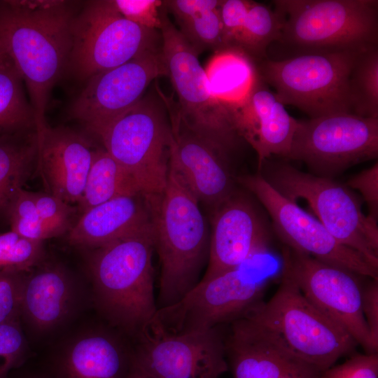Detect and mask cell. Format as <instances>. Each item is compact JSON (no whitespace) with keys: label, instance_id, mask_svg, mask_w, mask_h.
Masks as SVG:
<instances>
[{"label":"cell","instance_id":"1","mask_svg":"<svg viewBox=\"0 0 378 378\" xmlns=\"http://www.w3.org/2000/svg\"><path fill=\"white\" fill-rule=\"evenodd\" d=\"M76 15L67 1H0V43L26 85L37 134L48 125L50 96L67 69Z\"/></svg>","mask_w":378,"mask_h":378},{"label":"cell","instance_id":"2","mask_svg":"<svg viewBox=\"0 0 378 378\" xmlns=\"http://www.w3.org/2000/svg\"><path fill=\"white\" fill-rule=\"evenodd\" d=\"M154 224L94 248L90 270L107 318L136 338L155 316Z\"/></svg>","mask_w":378,"mask_h":378},{"label":"cell","instance_id":"3","mask_svg":"<svg viewBox=\"0 0 378 378\" xmlns=\"http://www.w3.org/2000/svg\"><path fill=\"white\" fill-rule=\"evenodd\" d=\"M209 242L199 201L169 165L154 221V248L161 265L158 309L178 302L198 284Z\"/></svg>","mask_w":378,"mask_h":378},{"label":"cell","instance_id":"4","mask_svg":"<svg viewBox=\"0 0 378 378\" xmlns=\"http://www.w3.org/2000/svg\"><path fill=\"white\" fill-rule=\"evenodd\" d=\"M281 256L270 248L209 279L201 280L178 302L158 309L153 323L173 334L229 323L259 302L269 284L280 278Z\"/></svg>","mask_w":378,"mask_h":378},{"label":"cell","instance_id":"5","mask_svg":"<svg viewBox=\"0 0 378 378\" xmlns=\"http://www.w3.org/2000/svg\"><path fill=\"white\" fill-rule=\"evenodd\" d=\"M273 4L284 19L278 42L297 54L363 52L378 47L377 0H275Z\"/></svg>","mask_w":378,"mask_h":378},{"label":"cell","instance_id":"6","mask_svg":"<svg viewBox=\"0 0 378 378\" xmlns=\"http://www.w3.org/2000/svg\"><path fill=\"white\" fill-rule=\"evenodd\" d=\"M280 284L267 301H260L245 316L276 335L299 359L321 371L354 351L358 345L301 293L282 269Z\"/></svg>","mask_w":378,"mask_h":378},{"label":"cell","instance_id":"7","mask_svg":"<svg viewBox=\"0 0 378 378\" xmlns=\"http://www.w3.org/2000/svg\"><path fill=\"white\" fill-rule=\"evenodd\" d=\"M140 191L160 197L167 186L173 133L165 98L143 96L98 137Z\"/></svg>","mask_w":378,"mask_h":378},{"label":"cell","instance_id":"8","mask_svg":"<svg viewBox=\"0 0 378 378\" xmlns=\"http://www.w3.org/2000/svg\"><path fill=\"white\" fill-rule=\"evenodd\" d=\"M360 52H304L279 60L267 57L255 64L261 79L274 88L284 106H293L314 118L353 113L349 78Z\"/></svg>","mask_w":378,"mask_h":378},{"label":"cell","instance_id":"9","mask_svg":"<svg viewBox=\"0 0 378 378\" xmlns=\"http://www.w3.org/2000/svg\"><path fill=\"white\" fill-rule=\"evenodd\" d=\"M161 55L178 95L176 114L192 132L212 145L239 150L245 141L239 136L228 108L214 95L199 53L160 10Z\"/></svg>","mask_w":378,"mask_h":378},{"label":"cell","instance_id":"10","mask_svg":"<svg viewBox=\"0 0 378 378\" xmlns=\"http://www.w3.org/2000/svg\"><path fill=\"white\" fill-rule=\"evenodd\" d=\"M267 171L264 177L276 190L293 202L305 200L337 241L378 269L377 222L363 212L359 200L348 187L287 163H267Z\"/></svg>","mask_w":378,"mask_h":378},{"label":"cell","instance_id":"11","mask_svg":"<svg viewBox=\"0 0 378 378\" xmlns=\"http://www.w3.org/2000/svg\"><path fill=\"white\" fill-rule=\"evenodd\" d=\"M161 36L122 16L113 0L91 1L72 25L67 69L80 80L122 65L141 53L158 49Z\"/></svg>","mask_w":378,"mask_h":378},{"label":"cell","instance_id":"12","mask_svg":"<svg viewBox=\"0 0 378 378\" xmlns=\"http://www.w3.org/2000/svg\"><path fill=\"white\" fill-rule=\"evenodd\" d=\"M378 156V118L338 113L298 120L286 160L304 162L312 174L331 178Z\"/></svg>","mask_w":378,"mask_h":378},{"label":"cell","instance_id":"13","mask_svg":"<svg viewBox=\"0 0 378 378\" xmlns=\"http://www.w3.org/2000/svg\"><path fill=\"white\" fill-rule=\"evenodd\" d=\"M283 270L303 295L340 326L366 354L377 353L362 312L360 276L284 246Z\"/></svg>","mask_w":378,"mask_h":378},{"label":"cell","instance_id":"14","mask_svg":"<svg viewBox=\"0 0 378 378\" xmlns=\"http://www.w3.org/2000/svg\"><path fill=\"white\" fill-rule=\"evenodd\" d=\"M237 181L265 208L286 246L360 276L378 278V269L337 241L317 218L281 194L262 175H245Z\"/></svg>","mask_w":378,"mask_h":378},{"label":"cell","instance_id":"15","mask_svg":"<svg viewBox=\"0 0 378 378\" xmlns=\"http://www.w3.org/2000/svg\"><path fill=\"white\" fill-rule=\"evenodd\" d=\"M137 340L133 360L153 378H219L229 370L222 326L173 334L151 321Z\"/></svg>","mask_w":378,"mask_h":378},{"label":"cell","instance_id":"16","mask_svg":"<svg viewBox=\"0 0 378 378\" xmlns=\"http://www.w3.org/2000/svg\"><path fill=\"white\" fill-rule=\"evenodd\" d=\"M167 76L161 48L89 78L72 102L70 115L91 134L99 135L144 95L149 84Z\"/></svg>","mask_w":378,"mask_h":378},{"label":"cell","instance_id":"17","mask_svg":"<svg viewBox=\"0 0 378 378\" xmlns=\"http://www.w3.org/2000/svg\"><path fill=\"white\" fill-rule=\"evenodd\" d=\"M173 133L169 165L200 202L212 211L235 192L232 158L187 129L169 106Z\"/></svg>","mask_w":378,"mask_h":378},{"label":"cell","instance_id":"18","mask_svg":"<svg viewBox=\"0 0 378 378\" xmlns=\"http://www.w3.org/2000/svg\"><path fill=\"white\" fill-rule=\"evenodd\" d=\"M270 248L267 229L252 202L236 191L213 210L207 270L209 279Z\"/></svg>","mask_w":378,"mask_h":378},{"label":"cell","instance_id":"19","mask_svg":"<svg viewBox=\"0 0 378 378\" xmlns=\"http://www.w3.org/2000/svg\"><path fill=\"white\" fill-rule=\"evenodd\" d=\"M227 108L238 134L255 150L260 169L272 155L288 156L298 120L259 75L247 97Z\"/></svg>","mask_w":378,"mask_h":378},{"label":"cell","instance_id":"20","mask_svg":"<svg viewBox=\"0 0 378 378\" xmlns=\"http://www.w3.org/2000/svg\"><path fill=\"white\" fill-rule=\"evenodd\" d=\"M95 149L82 134L68 127L48 125L38 135L36 164L46 192L69 204H77Z\"/></svg>","mask_w":378,"mask_h":378},{"label":"cell","instance_id":"21","mask_svg":"<svg viewBox=\"0 0 378 378\" xmlns=\"http://www.w3.org/2000/svg\"><path fill=\"white\" fill-rule=\"evenodd\" d=\"M229 323L225 347L233 378H281L307 363L276 335L248 317L241 316Z\"/></svg>","mask_w":378,"mask_h":378},{"label":"cell","instance_id":"22","mask_svg":"<svg viewBox=\"0 0 378 378\" xmlns=\"http://www.w3.org/2000/svg\"><path fill=\"white\" fill-rule=\"evenodd\" d=\"M160 196L122 195L80 214L68 232L74 246L97 248L154 224Z\"/></svg>","mask_w":378,"mask_h":378},{"label":"cell","instance_id":"23","mask_svg":"<svg viewBox=\"0 0 378 378\" xmlns=\"http://www.w3.org/2000/svg\"><path fill=\"white\" fill-rule=\"evenodd\" d=\"M71 298L69 279L58 266H46L25 275L21 314L39 330L59 323L68 312Z\"/></svg>","mask_w":378,"mask_h":378},{"label":"cell","instance_id":"24","mask_svg":"<svg viewBox=\"0 0 378 378\" xmlns=\"http://www.w3.org/2000/svg\"><path fill=\"white\" fill-rule=\"evenodd\" d=\"M133 352L127 354L105 334L83 337L67 351L59 366L61 378H127Z\"/></svg>","mask_w":378,"mask_h":378},{"label":"cell","instance_id":"25","mask_svg":"<svg viewBox=\"0 0 378 378\" xmlns=\"http://www.w3.org/2000/svg\"><path fill=\"white\" fill-rule=\"evenodd\" d=\"M37 156L36 130L0 135V215L36 170Z\"/></svg>","mask_w":378,"mask_h":378},{"label":"cell","instance_id":"26","mask_svg":"<svg viewBox=\"0 0 378 378\" xmlns=\"http://www.w3.org/2000/svg\"><path fill=\"white\" fill-rule=\"evenodd\" d=\"M204 70L214 95L226 107L241 102L258 78L255 62L237 49L216 52Z\"/></svg>","mask_w":378,"mask_h":378},{"label":"cell","instance_id":"27","mask_svg":"<svg viewBox=\"0 0 378 378\" xmlns=\"http://www.w3.org/2000/svg\"><path fill=\"white\" fill-rule=\"evenodd\" d=\"M141 192L130 174L104 148L94 150L82 195L77 203L81 214L113 198Z\"/></svg>","mask_w":378,"mask_h":378},{"label":"cell","instance_id":"28","mask_svg":"<svg viewBox=\"0 0 378 378\" xmlns=\"http://www.w3.org/2000/svg\"><path fill=\"white\" fill-rule=\"evenodd\" d=\"M23 83L13 63L0 68V135L36 130L34 111Z\"/></svg>","mask_w":378,"mask_h":378},{"label":"cell","instance_id":"29","mask_svg":"<svg viewBox=\"0 0 378 378\" xmlns=\"http://www.w3.org/2000/svg\"><path fill=\"white\" fill-rule=\"evenodd\" d=\"M284 24L279 10L252 1L234 49L242 51L255 63L267 58V49L279 40Z\"/></svg>","mask_w":378,"mask_h":378},{"label":"cell","instance_id":"30","mask_svg":"<svg viewBox=\"0 0 378 378\" xmlns=\"http://www.w3.org/2000/svg\"><path fill=\"white\" fill-rule=\"evenodd\" d=\"M349 90L354 114L378 118V47L358 55L349 75Z\"/></svg>","mask_w":378,"mask_h":378},{"label":"cell","instance_id":"31","mask_svg":"<svg viewBox=\"0 0 378 378\" xmlns=\"http://www.w3.org/2000/svg\"><path fill=\"white\" fill-rule=\"evenodd\" d=\"M6 216L10 230L25 239L43 241L54 237L38 215L32 192L20 189L11 200Z\"/></svg>","mask_w":378,"mask_h":378},{"label":"cell","instance_id":"32","mask_svg":"<svg viewBox=\"0 0 378 378\" xmlns=\"http://www.w3.org/2000/svg\"><path fill=\"white\" fill-rule=\"evenodd\" d=\"M43 255V241L29 240L12 230L0 233V272H29Z\"/></svg>","mask_w":378,"mask_h":378},{"label":"cell","instance_id":"33","mask_svg":"<svg viewBox=\"0 0 378 378\" xmlns=\"http://www.w3.org/2000/svg\"><path fill=\"white\" fill-rule=\"evenodd\" d=\"M219 7L179 24L180 32L199 54L208 48L216 52L225 49Z\"/></svg>","mask_w":378,"mask_h":378},{"label":"cell","instance_id":"34","mask_svg":"<svg viewBox=\"0 0 378 378\" xmlns=\"http://www.w3.org/2000/svg\"><path fill=\"white\" fill-rule=\"evenodd\" d=\"M32 196L41 219L54 237L69 232L77 206L46 192H32Z\"/></svg>","mask_w":378,"mask_h":378},{"label":"cell","instance_id":"35","mask_svg":"<svg viewBox=\"0 0 378 378\" xmlns=\"http://www.w3.org/2000/svg\"><path fill=\"white\" fill-rule=\"evenodd\" d=\"M25 340L19 321L0 323V378H7L25 354Z\"/></svg>","mask_w":378,"mask_h":378},{"label":"cell","instance_id":"36","mask_svg":"<svg viewBox=\"0 0 378 378\" xmlns=\"http://www.w3.org/2000/svg\"><path fill=\"white\" fill-rule=\"evenodd\" d=\"M25 273L0 272V323L19 321Z\"/></svg>","mask_w":378,"mask_h":378},{"label":"cell","instance_id":"37","mask_svg":"<svg viewBox=\"0 0 378 378\" xmlns=\"http://www.w3.org/2000/svg\"><path fill=\"white\" fill-rule=\"evenodd\" d=\"M119 13L132 22L151 29H160L162 1L113 0Z\"/></svg>","mask_w":378,"mask_h":378},{"label":"cell","instance_id":"38","mask_svg":"<svg viewBox=\"0 0 378 378\" xmlns=\"http://www.w3.org/2000/svg\"><path fill=\"white\" fill-rule=\"evenodd\" d=\"M251 2L248 0L221 1L219 10L225 49H234Z\"/></svg>","mask_w":378,"mask_h":378},{"label":"cell","instance_id":"39","mask_svg":"<svg viewBox=\"0 0 378 378\" xmlns=\"http://www.w3.org/2000/svg\"><path fill=\"white\" fill-rule=\"evenodd\" d=\"M321 378H378V353L354 354L323 370Z\"/></svg>","mask_w":378,"mask_h":378},{"label":"cell","instance_id":"40","mask_svg":"<svg viewBox=\"0 0 378 378\" xmlns=\"http://www.w3.org/2000/svg\"><path fill=\"white\" fill-rule=\"evenodd\" d=\"M358 190L368 209V216L378 219V163L350 178L345 185Z\"/></svg>","mask_w":378,"mask_h":378},{"label":"cell","instance_id":"41","mask_svg":"<svg viewBox=\"0 0 378 378\" xmlns=\"http://www.w3.org/2000/svg\"><path fill=\"white\" fill-rule=\"evenodd\" d=\"M219 0L162 1V7L173 14L179 24L209 10L220 6Z\"/></svg>","mask_w":378,"mask_h":378},{"label":"cell","instance_id":"42","mask_svg":"<svg viewBox=\"0 0 378 378\" xmlns=\"http://www.w3.org/2000/svg\"><path fill=\"white\" fill-rule=\"evenodd\" d=\"M362 312L374 346L378 349V278L362 288Z\"/></svg>","mask_w":378,"mask_h":378},{"label":"cell","instance_id":"43","mask_svg":"<svg viewBox=\"0 0 378 378\" xmlns=\"http://www.w3.org/2000/svg\"><path fill=\"white\" fill-rule=\"evenodd\" d=\"M127 378H153L138 365H136L132 358V367Z\"/></svg>","mask_w":378,"mask_h":378},{"label":"cell","instance_id":"44","mask_svg":"<svg viewBox=\"0 0 378 378\" xmlns=\"http://www.w3.org/2000/svg\"><path fill=\"white\" fill-rule=\"evenodd\" d=\"M10 63H13V62L0 43V68Z\"/></svg>","mask_w":378,"mask_h":378},{"label":"cell","instance_id":"45","mask_svg":"<svg viewBox=\"0 0 378 378\" xmlns=\"http://www.w3.org/2000/svg\"><path fill=\"white\" fill-rule=\"evenodd\" d=\"M29 378H42V377H29Z\"/></svg>","mask_w":378,"mask_h":378}]
</instances>
